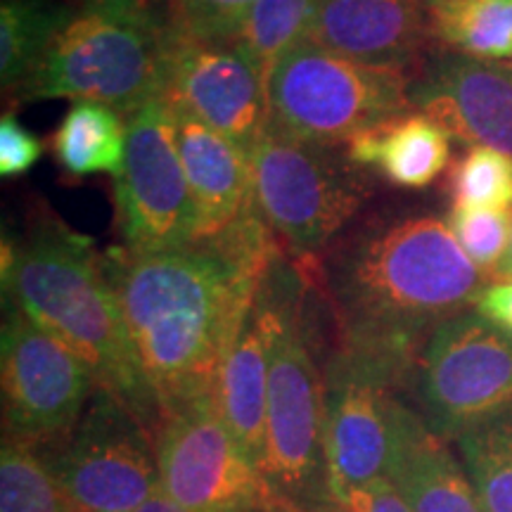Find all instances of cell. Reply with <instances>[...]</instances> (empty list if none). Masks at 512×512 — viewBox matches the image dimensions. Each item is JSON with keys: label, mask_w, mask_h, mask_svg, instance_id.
Returning <instances> with one entry per match:
<instances>
[{"label": "cell", "mask_w": 512, "mask_h": 512, "mask_svg": "<svg viewBox=\"0 0 512 512\" xmlns=\"http://www.w3.org/2000/svg\"><path fill=\"white\" fill-rule=\"evenodd\" d=\"M283 252L254 200L226 230L152 254L112 249L105 271L162 418L207 396Z\"/></svg>", "instance_id": "cell-1"}, {"label": "cell", "mask_w": 512, "mask_h": 512, "mask_svg": "<svg viewBox=\"0 0 512 512\" xmlns=\"http://www.w3.org/2000/svg\"><path fill=\"white\" fill-rule=\"evenodd\" d=\"M330 306L337 349L406 387L441 323L489 287L446 219L406 204H370L311 264H299Z\"/></svg>", "instance_id": "cell-2"}, {"label": "cell", "mask_w": 512, "mask_h": 512, "mask_svg": "<svg viewBox=\"0 0 512 512\" xmlns=\"http://www.w3.org/2000/svg\"><path fill=\"white\" fill-rule=\"evenodd\" d=\"M0 275L10 304L72 349L93 370L98 389L124 403L155 441L162 411L138 363L105 256L91 238L41 209L24 240L3 238Z\"/></svg>", "instance_id": "cell-3"}, {"label": "cell", "mask_w": 512, "mask_h": 512, "mask_svg": "<svg viewBox=\"0 0 512 512\" xmlns=\"http://www.w3.org/2000/svg\"><path fill=\"white\" fill-rule=\"evenodd\" d=\"M309 278L285 249L273 259L259 292L271 316L266 451L261 475L294 512L328 501L325 380L306 318Z\"/></svg>", "instance_id": "cell-4"}, {"label": "cell", "mask_w": 512, "mask_h": 512, "mask_svg": "<svg viewBox=\"0 0 512 512\" xmlns=\"http://www.w3.org/2000/svg\"><path fill=\"white\" fill-rule=\"evenodd\" d=\"M174 24L147 0H81L12 105L91 100L131 114L164 88Z\"/></svg>", "instance_id": "cell-5"}, {"label": "cell", "mask_w": 512, "mask_h": 512, "mask_svg": "<svg viewBox=\"0 0 512 512\" xmlns=\"http://www.w3.org/2000/svg\"><path fill=\"white\" fill-rule=\"evenodd\" d=\"M249 159L254 207L299 264L316 261L373 204L377 178L351 162L344 147L266 126Z\"/></svg>", "instance_id": "cell-6"}, {"label": "cell", "mask_w": 512, "mask_h": 512, "mask_svg": "<svg viewBox=\"0 0 512 512\" xmlns=\"http://www.w3.org/2000/svg\"><path fill=\"white\" fill-rule=\"evenodd\" d=\"M411 74L304 41L278 62L268 81V126L309 143L344 147L358 133L413 112Z\"/></svg>", "instance_id": "cell-7"}, {"label": "cell", "mask_w": 512, "mask_h": 512, "mask_svg": "<svg viewBox=\"0 0 512 512\" xmlns=\"http://www.w3.org/2000/svg\"><path fill=\"white\" fill-rule=\"evenodd\" d=\"M420 418L444 439L512 408V335L465 311L441 323L408 375Z\"/></svg>", "instance_id": "cell-8"}, {"label": "cell", "mask_w": 512, "mask_h": 512, "mask_svg": "<svg viewBox=\"0 0 512 512\" xmlns=\"http://www.w3.org/2000/svg\"><path fill=\"white\" fill-rule=\"evenodd\" d=\"M3 437L48 451L72 434L98 382L93 370L10 304L0 335Z\"/></svg>", "instance_id": "cell-9"}, {"label": "cell", "mask_w": 512, "mask_h": 512, "mask_svg": "<svg viewBox=\"0 0 512 512\" xmlns=\"http://www.w3.org/2000/svg\"><path fill=\"white\" fill-rule=\"evenodd\" d=\"M41 453L83 512H133L162 491L150 432L105 389L72 434Z\"/></svg>", "instance_id": "cell-10"}, {"label": "cell", "mask_w": 512, "mask_h": 512, "mask_svg": "<svg viewBox=\"0 0 512 512\" xmlns=\"http://www.w3.org/2000/svg\"><path fill=\"white\" fill-rule=\"evenodd\" d=\"M128 145L114 178L121 249L166 252L195 242L197 216L176 147L174 117L159 95L126 114Z\"/></svg>", "instance_id": "cell-11"}, {"label": "cell", "mask_w": 512, "mask_h": 512, "mask_svg": "<svg viewBox=\"0 0 512 512\" xmlns=\"http://www.w3.org/2000/svg\"><path fill=\"white\" fill-rule=\"evenodd\" d=\"M155 458L164 494L195 512L285 505L233 439L216 396L164 415L155 434Z\"/></svg>", "instance_id": "cell-12"}, {"label": "cell", "mask_w": 512, "mask_h": 512, "mask_svg": "<svg viewBox=\"0 0 512 512\" xmlns=\"http://www.w3.org/2000/svg\"><path fill=\"white\" fill-rule=\"evenodd\" d=\"M325 465L335 501L387 479L403 408L401 387L380 368L337 349L323 368Z\"/></svg>", "instance_id": "cell-13"}, {"label": "cell", "mask_w": 512, "mask_h": 512, "mask_svg": "<svg viewBox=\"0 0 512 512\" xmlns=\"http://www.w3.org/2000/svg\"><path fill=\"white\" fill-rule=\"evenodd\" d=\"M162 98L252 157L268 126L266 81L238 41H197L174 29Z\"/></svg>", "instance_id": "cell-14"}, {"label": "cell", "mask_w": 512, "mask_h": 512, "mask_svg": "<svg viewBox=\"0 0 512 512\" xmlns=\"http://www.w3.org/2000/svg\"><path fill=\"white\" fill-rule=\"evenodd\" d=\"M408 100L451 138L512 157V67L441 50L413 69Z\"/></svg>", "instance_id": "cell-15"}, {"label": "cell", "mask_w": 512, "mask_h": 512, "mask_svg": "<svg viewBox=\"0 0 512 512\" xmlns=\"http://www.w3.org/2000/svg\"><path fill=\"white\" fill-rule=\"evenodd\" d=\"M306 41L349 60L413 72L434 36L425 0H320Z\"/></svg>", "instance_id": "cell-16"}, {"label": "cell", "mask_w": 512, "mask_h": 512, "mask_svg": "<svg viewBox=\"0 0 512 512\" xmlns=\"http://www.w3.org/2000/svg\"><path fill=\"white\" fill-rule=\"evenodd\" d=\"M176 147L195 204V240L211 238L235 223L252 204V159L223 133L171 107Z\"/></svg>", "instance_id": "cell-17"}, {"label": "cell", "mask_w": 512, "mask_h": 512, "mask_svg": "<svg viewBox=\"0 0 512 512\" xmlns=\"http://www.w3.org/2000/svg\"><path fill=\"white\" fill-rule=\"evenodd\" d=\"M387 479L411 512H484L463 460L408 403L401 408Z\"/></svg>", "instance_id": "cell-18"}, {"label": "cell", "mask_w": 512, "mask_h": 512, "mask_svg": "<svg viewBox=\"0 0 512 512\" xmlns=\"http://www.w3.org/2000/svg\"><path fill=\"white\" fill-rule=\"evenodd\" d=\"M268 363H271V316L259 292L216 384V406L221 418L245 456L259 470L266 451Z\"/></svg>", "instance_id": "cell-19"}, {"label": "cell", "mask_w": 512, "mask_h": 512, "mask_svg": "<svg viewBox=\"0 0 512 512\" xmlns=\"http://www.w3.org/2000/svg\"><path fill=\"white\" fill-rule=\"evenodd\" d=\"M349 159L401 190L430 188L451 159V133L422 112H408L358 133L344 145Z\"/></svg>", "instance_id": "cell-20"}, {"label": "cell", "mask_w": 512, "mask_h": 512, "mask_svg": "<svg viewBox=\"0 0 512 512\" xmlns=\"http://www.w3.org/2000/svg\"><path fill=\"white\" fill-rule=\"evenodd\" d=\"M128 145L126 117L100 102H72L53 133L50 147L60 169L72 178L110 174L124 169Z\"/></svg>", "instance_id": "cell-21"}, {"label": "cell", "mask_w": 512, "mask_h": 512, "mask_svg": "<svg viewBox=\"0 0 512 512\" xmlns=\"http://www.w3.org/2000/svg\"><path fill=\"white\" fill-rule=\"evenodd\" d=\"M434 41L453 53L501 62L512 57V0H425Z\"/></svg>", "instance_id": "cell-22"}, {"label": "cell", "mask_w": 512, "mask_h": 512, "mask_svg": "<svg viewBox=\"0 0 512 512\" xmlns=\"http://www.w3.org/2000/svg\"><path fill=\"white\" fill-rule=\"evenodd\" d=\"M69 5L53 0H3L0 8V83L15 95L31 79L69 15Z\"/></svg>", "instance_id": "cell-23"}, {"label": "cell", "mask_w": 512, "mask_h": 512, "mask_svg": "<svg viewBox=\"0 0 512 512\" xmlns=\"http://www.w3.org/2000/svg\"><path fill=\"white\" fill-rule=\"evenodd\" d=\"M453 441L484 512H512V408L475 422Z\"/></svg>", "instance_id": "cell-24"}, {"label": "cell", "mask_w": 512, "mask_h": 512, "mask_svg": "<svg viewBox=\"0 0 512 512\" xmlns=\"http://www.w3.org/2000/svg\"><path fill=\"white\" fill-rule=\"evenodd\" d=\"M320 0H256L235 41L252 57L268 81L278 62L306 41L318 15Z\"/></svg>", "instance_id": "cell-25"}, {"label": "cell", "mask_w": 512, "mask_h": 512, "mask_svg": "<svg viewBox=\"0 0 512 512\" xmlns=\"http://www.w3.org/2000/svg\"><path fill=\"white\" fill-rule=\"evenodd\" d=\"M0 512H83L36 446L3 437Z\"/></svg>", "instance_id": "cell-26"}, {"label": "cell", "mask_w": 512, "mask_h": 512, "mask_svg": "<svg viewBox=\"0 0 512 512\" xmlns=\"http://www.w3.org/2000/svg\"><path fill=\"white\" fill-rule=\"evenodd\" d=\"M453 209L512 211V157L494 147H470L448 178Z\"/></svg>", "instance_id": "cell-27"}, {"label": "cell", "mask_w": 512, "mask_h": 512, "mask_svg": "<svg viewBox=\"0 0 512 512\" xmlns=\"http://www.w3.org/2000/svg\"><path fill=\"white\" fill-rule=\"evenodd\" d=\"M448 228L479 271L496 283L512 240V211L451 209Z\"/></svg>", "instance_id": "cell-28"}, {"label": "cell", "mask_w": 512, "mask_h": 512, "mask_svg": "<svg viewBox=\"0 0 512 512\" xmlns=\"http://www.w3.org/2000/svg\"><path fill=\"white\" fill-rule=\"evenodd\" d=\"M256 0H166L178 34L197 41H235Z\"/></svg>", "instance_id": "cell-29"}, {"label": "cell", "mask_w": 512, "mask_h": 512, "mask_svg": "<svg viewBox=\"0 0 512 512\" xmlns=\"http://www.w3.org/2000/svg\"><path fill=\"white\" fill-rule=\"evenodd\" d=\"M43 155V145L12 112L0 119V176L17 178Z\"/></svg>", "instance_id": "cell-30"}, {"label": "cell", "mask_w": 512, "mask_h": 512, "mask_svg": "<svg viewBox=\"0 0 512 512\" xmlns=\"http://www.w3.org/2000/svg\"><path fill=\"white\" fill-rule=\"evenodd\" d=\"M339 503L349 512H411L389 479H377L363 489L349 491Z\"/></svg>", "instance_id": "cell-31"}, {"label": "cell", "mask_w": 512, "mask_h": 512, "mask_svg": "<svg viewBox=\"0 0 512 512\" xmlns=\"http://www.w3.org/2000/svg\"><path fill=\"white\" fill-rule=\"evenodd\" d=\"M475 311L489 320V323H494L496 328L512 335V278L501 280V283H491L486 287L479 294Z\"/></svg>", "instance_id": "cell-32"}, {"label": "cell", "mask_w": 512, "mask_h": 512, "mask_svg": "<svg viewBox=\"0 0 512 512\" xmlns=\"http://www.w3.org/2000/svg\"><path fill=\"white\" fill-rule=\"evenodd\" d=\"M133 512H195V510L185 508V505L176 503L174 498L166 496L164 491H159L157 496H152L150 501L143 503L138 510H133Z\"/></svg>", "instance_id": "cell-33"}, {"label": "cell", "mask_w": 512, "mask_h": 512, "mask_svg": "<svg viewBox=\"0 0 512 512\" xmlns=\"http://www.w3.org/2000/svg\"><path fill=\"white\" fill-rule=\"evenodd\" d=\"M297 512H349V510L339 501H335V498H328V501H320L316 505H309V508L297 510Z\"/></svg>", "instance_id": "cell-34"}, {"label": "cell", "mask_w": 512, "mask_h": 512, "mask_svg": "<svg viewBox=\"0 0 512 512\" xmlns=\"http://www.w3.org/2000/svg\"><path fill=\"white\" fill-rule=\"evenodd\" d=\"M512 278V240H510V249H508V256H505L501 271H498V278L496 283H501V280H510Z\"/></svg>", "instance_id": "cell-35"}]
</instances>
